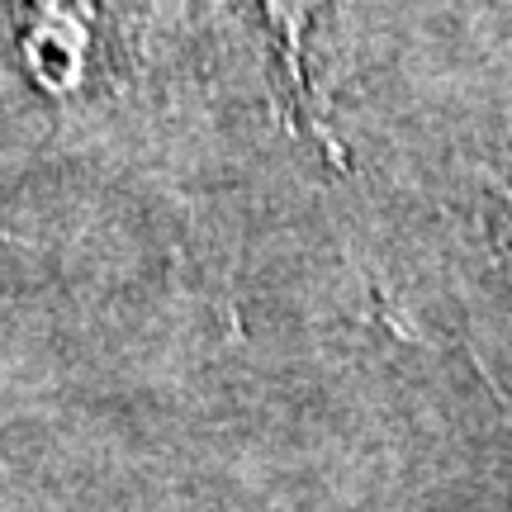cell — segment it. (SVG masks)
<instances>
[{
    "mask_svg": "<svg viewBox=\"0 0 512 512\" xmlns=\"http://www.w3.org/2000/svg\"><path fill=\"white\" fill-rule=\"evenodd\" d=\"M247 5L271 43L280 86H290V105L299 124L323 128V138H328V114H323V95H318V43L328 34L332 15L342 10V0H247Z\"/></svg>",
    "mask_w": 512,
    "mask_h": 512,
    "instance_id": "6da1fadb",
    "label": "cell"
},
{
    "mask_svg": "<svg viewBox=\"0 0 512 512\" xmlns=\"http://www.w3.org/2000/svg\"><path fill=\"white\" fill-rule=\"evenodd\" d=\"M24 15V62L34 81L72 95L91 72L100 0H24Z\"/></svg>",
    "mask_w": 512,
    "mask_h": 512,
    "instance_id": "7a4b0ae2",
    "label": "cell"
}]
</instances>
